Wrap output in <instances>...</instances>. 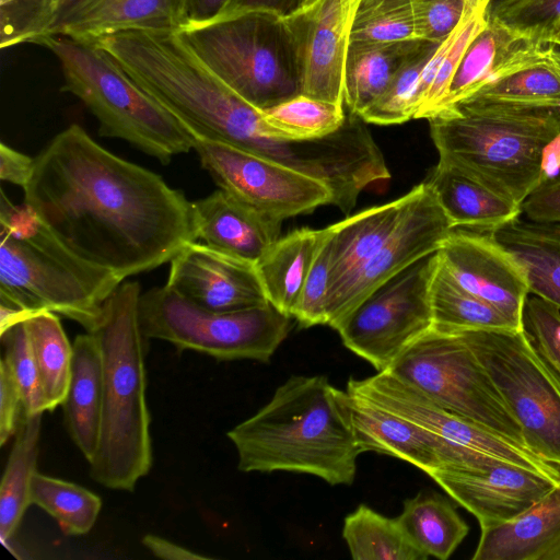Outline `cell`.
Listing matches in <instances>:
<instances>
[{
    "mask_svg": "<svg viewBox=\"0 0 560 560\" xmlns=\"http://www.w3.org/2000/svg\"><path fill=\"white\" fill-rule=\"evenodd\" d=\"M346 390L363 453L372 451L405 460L427 475L443 467L433 440L419 427L355 390Z\"/></svg>",
    "mask_w": 560,
    "mask_h": 560,
    "instance_id": "obj_22",
    "label": "cell"
},
{
    "mask_svg": "<svg viewBox=\"0 0 560 560\" xmlns=\"http://www.w3.org/2000/svg\"><path fill=\"white\" fill-rule=\"evenodd\" d=\"M62 407L68 433L90 463L98 447L103 415V359L93 332L77 336L72 343L70 378Z\"/></svg>",
    "mask_w": 560,
    "mask_h": 560,
    "instance_id": "obj_24",
    "label": "cell"
},
{
    "mask_svg": "<svg viewBox=\"0 0 560 560\" xmlns=\"http://www.w3.org/2000/svg\"><path fill=\"white\" fill-rule=\"evenodd\" d=\"M42 415L24 418L20 424L0 487V540L10 542L31 505L30 488L37 472Z\"/></svg>",
    "mask_w": 560,
    "mask_h": 560,
    "instance_id": "obj_31",
    "label": "cell"
},
{
    "mask_svg": "<svg viewBox=\"0 0 560 560\" xmlns=\"http://www.w3.org/2000/svg\"><path fill=\"white\" fill-rule=\"evenodd\" d=\"M196 240L256 262L280 238L282 221L219 188L191 202Z\"/></svg>",
    "mask_w": 560,
    "mask_h": 560,
    "instance_id": "obj_20",
    "label": "cell"
},
{
    "mask_svg": "<svg viewBox=\"0 0 560 560\" xmlns=\"http://www.w3.org/2000/svg\"><path fill=\"white\" fill-rule=\"evenodd\" d=\"M428 475L477 518L480 529L514 518L559 483L508 463L486 469L440 468Z\"/></svg>",
    "mask_w": 560,
    "mask_h": 560,
    "instance_id": "obj_19",
    "label": "cell"
},
{
    "mask_svg": "<svg viewBox=\"0 0 560 560\" xmlns=\"http://www.w3.org/2000/svg\"><path fill=\"white\" fill-rule=\"evenodd\" d=\"M293 317L270 303L234 312L199 307L164 285L141 294L139 322L145 338L217 360L268 362L292 328Z\"/></svg>",
    "mask_w": 560,
    "mask_h": 560,
    "instance_id": "obj_8",
    "label": "cell"
},
{
    "mask_svg": "<svg viewBox=\"0 0 560 560\" xmlns=\"http://www.w3.org/2000/svg\"><path fill=\"white\" fill-rule=\"evenodd\" d=\"M545 560H560V545L553 549L551 552H549Z\"/></svg>",
    "mask_w": 560,
    "mask_h": 560,
    "instance_id": "obj_53",
    "label": "cell"
},
{
    "mask_svg": "<svg viewBox=\"0 0 560 560\" xmlns=\"http://www.w3.org/2000/svg\"><path fill=\"white\" fill-rule=\"evenodd\" d=\"M410 199L411 190L398 199L365 209L327 226L330 243L328 296L384 244L396 229Z\"/></svg>",
    "mask_w": 560,
    "mask_h": 560,
    "instance_id": "obj_25",
    "label": "cell"
},
{
    "mask_svg": "<svg viewBox=\"0 0 560 560\" xmlns=\"http://www.w3.org/2000/svg\"><path fill=\"white\" fill-rule=\"evenodd\" d=\"M305 279L292 317L300 327L308 328L327 323V298L330 287V243L328 229Z\"/></svg>",
    "mask_w": 560,
    "mask_h": 560,
    "instance_id": "obj_42",
    "label": "cell"
},
{
    "mask_svg": "<svg viewBox=\"0 0 560 560\" xmlns=\"http://www.w3.org/2000/svg\"><path fill=\"white\" fill-rule=\"evenodd\" d=\"M34 167V159L0 143V178L24 188Z\"/></svg>",
    "mask_w": 560,
    "mask_h": 560,
    "instance_id": "obj_47",
    "label": "cell"
},
{
    "mask_svg": "<svg viewBox=\"0 0 560 560\" xmlns=\"http://www.w3.org/2000/svg\"><path fill=\"white\" fill-rule=\"evenodd\" d=\"M307 0H244L240 7L267 10L283 16L298 9Z\"/></svg>",
    "mask_w": 560,
    "mask_h": 560,
    "instance_id": "obj_51",
    "label": "cell"
},
{
    "mask_svg": "<svg viewBox=\"0 0 560 560\" xmlns=\"http://www.w3.org/2000/svg\"><path fill=\"white\" fill-rule=\"evenodd\" d=\"M342 537L354 560H427L397 517L360 504L343 521Z\"/></svg>",
    "mask_w": 560,
    "mask_h": 560,
    "instance_id": "obj_32",
    "label": "cell"
},
{
    "mask_svg": "<svg viewBox=\"0 0 560 560\" xmlns=\"http://www.w3.org/2000/svg\"><path fill=\"white\" fill-rule=\"evenodd\" d=\"M425 42L350 43L343 73V101L348 112L360 116Z\"/></svg>",
    "mask_w": 560,
    "mask_h": 560,
    "instance_id": "obj_29",
    "label": "cell"
},
{
    "mask_svg": "<svg viewBox=\"0 0 560 560\" xmlns=\"http://www.w3.org/2000/svg\"><path fill=\"white\" fill-rule=\"evenodd\" d=\"M244 472L312 475L352 485L361 453L349 395L325 375H292L255 415L228 432Z\"/></svg>",
    "mask_w": 560,
    "mask_h": 560,
    "instance_id": "obj_2",
    "label": "cell"
},
{
    "mask_svg": "<svg viewBox=\"0 0 560 560\" xmlns=\"http://www.w3.org/2000/svg\"><path fill=\"white\" fill-rule=\"evenodd\" d=\"M386 371L442 408L526 445L491 377L457 332L432 326Z\"/></svg>",
    "mask_w": 560,
    "mask_h": 560,
    "instance_id": "obj_9",
    "label": "cell"
},
{
    "mask_svg": "<svg viewBox=\"0 0 560 560\" xmlns=\"http://www.w3.org/2000/svg\"><path fill=\"white\" fill-rule=\"evenodd\" d=\"M200 164L219 188L281 221L334 205L323 179L249 151L195 138Z\"/></svg>",
    "mask_w": 560,
    "mask_h": 560,
    "instance_id": "obj_13",
    "label": "cell"
},
{
    "mask_svg": "<svg viewBox=\"0 0 560 560\" xmlns=\"http://www.w3.org/2000/svg\"><path fill=\"white\" fill-rule=\"evenodd\" d=\"M24 201L82 259L121 280L197 241L191 202L156 173L95 142L79 125L34 158Z\"/></svg>",
    "mask_w": 560,
    "mask_h": 560,
    "instance_id": "obj_1",
    "label": "cell"
},
{
    "mask_svg": "<svg viewBox=\"0 0 560 560\" xmlns=\"http://www.w3.org/2000/svg\"><path fill=\"white\" fill-rule=\"evenodd\" d=\"M440 43L425 42L396 71L385 91L359 116L366 124L397 125L415 118L420 78Z\"/></svg>",
    "mask_w": 560,
    "mask_h": 560,
    "instance_id": "obj_37",
    "label": "cell"
},
{
    "mask_svg": "<svg viewBox=\"0 0 560 560\" xmlns=\"http://www.w3.org/2000/svg\"><path fill=\"white\" fill-rule=\"evenodd\" d=\"M425 182L454 229L490 233L522 213L521 206L442 162Z\"/></svg>",
    "mask_w": 560,
    "mask_h": 560,
    "instance_id": "obj_26",
    "label": "cell"
},
{
    "mask_svg": "<svg viewBox=\"0 0 560 560\" xmlns=\"http://www.w3.org/2000/svg\"><path fill=\"white\" fill-rule=\"evenodd\" d=\"M324 232L311 228L291 231L256 262L269 303L288 316L292 317Z\"/></svg>",
    "mask_w": 560,
    "mask_h": 560,
    "instance_id": "obj_28",
    "label": "cell"
},
{
    "mask_svg": "<svg viewBox=\"0 0 560 560\" xmlns=\"http://www.w3.org/2000/svg\"><path fill=\"white\" fill-rule=\"evenodd\" d=\"M439 162L522 207L547 177L560 108L466 101L428 119Z\"/></svg>",
    "mask_w": 560,
    "mask_h": 560,
    "instance_id": "obj_3",
    "label": "cell"
},
{
    "mask_svg": "<svg viewBox=\"0 0 560 560\" xmlns=\"http://www.w3.org/2000/svg\"><path fill=\"white\" fill-rule=\"evenodd\" d=\"M37 313H32L0 303V336L11 327L19 323L25 322L27 318Z\"/></svg>",
    "mask_w": 560,
    "mask_h": 560,
    "instance_id": "obj_52",
    "label": "cell"
},
{
    "mask_svg": "<svg viewBox=\"0 0 560 560\" xmlns=\"http://www.w3.org/2000/svg\"><path fill=\"white\" fill-rule=\"evenodd\" d=\"M186 13L187 0H81L47 37L63 35L94 43L127 30L179 28Z\"/></svg>",
    "mask_w": 560,
    "mask_h": 560,
    "instance_id": "obj_21",
    "label": "cell"
},
{
    "mask_svg": "<svg viewBox=\"0 0 560 560\" xmlns=\"http://www.w3.org/2000/svg\"><path fill=\"white\" fill-rule=\"evenodd\" d=\"M24 401L21 389L2 358L0 363V444L18 432L24 419Z\"/></svg>",
    "mask_w": 560,
    "mask_h": 560,
    "instance_id": "obj_45",
    "label": "cell"
},
{
    "mask_svg": "<svg viewBox=\"0 0 560 560\" xmlns=\"http://www.w3.org/2000/svg\"><path fill=\"white\" fill-rule=\"evenodd\" d=\"M142 545L155 557L165 560H203L207 556L194 552L163 537L147 534L142 538Z\"/></svg>",
    "mask_w": 560,
    "mask_h": 560,
    "instance_id": "obj_49",
    "label": "cell"
},
{
    "mask_svg": "<svg viewBox=\"0 0 560 560\" xmlns=\"http://www.w3.org/2000/svg\"><path fill=\"white\" fill-rule=\"evenodd\" d=\"M491 15L513 25L560 30V0H501Z\"/></svg>",
    "mask_w": 560,
    "mask_h": 560,
    "instance_id": "obj_44",
    "label": "cell"
},
{
    "mask_svg": "<svg viewBox=\"0 0 560 560\" xmlns=\"http://www.w3.org/2000/svg\"><path fill=\"white\" fill-rule=\"evenodd\" d=\"M438 253L459 285L522 328L529 294L527 277L516 258L491 233L454 229Z\"/></svg>",
    "mask_w": 560,
    "mask_h": 560,
    "instance_id": "obj_17",
    "label": "cell"
},
{
    "mask_svg": "<svg viewBox=\"0 0 560 560\" xmlns=\"http://www.w3.org/2000/svg\"><path fill=\"white\" fill-rule=\"evenodd\" d=\"M490 233L523 267L529 293L560 308V223L518 217Z\"/></svg>",
    "mask_w": 560,
    "mask_h": 560,
    "instance_id": "obj_27",
    "label": "cell"
},
{
    "mask_svg": "<svg viewBox=\"0 0 560 560\" xmlns=\"http://www.w3.org/2000/svg\"><path fill=\"white\" fill-rule=\"evenodd\" d=\"M8 363L24 401V418L45 412L40 380L24 322L1 336Z\"/></svg>",
    "mask_w": 560,
    "mask_h": 560,
    "instance_id": "obj_41",
    "label": "cell"
},
{
    "mask_svg": "<svg viewBox=\"0 0 560 560\" xmlns=\"http://www.w3.org/2000/svg\"><path fill=\"white\" fill-rule=\"evenodd\" d=\"M466 101L560 108V56L489 85Z\"/></svg>",
    "mask_w": 560,
    "mask_h": 560,
    "instance_id": "obj_38",
    "label": "cell"
},
{
    "mask_svg": "<svg viewBox=\"0 0 560 560\" xmlns=\"http://www.w3.org/2000/svg\"><path fill=\"white\" fill-rule=\"evenodd\" d=\"M522 330L560 385V308L529 293L523 308Z\"/></svg>",
    "mask_w": 560,
    "mask_h": 560,
    "instance_id": "obj_40",
    "label": "cell"
},
{
    "mask_svg": "<svg viewBox=\"0 0 560 560\" xmlns=\"http://www.w3.org/2000/svg\"><path fill=\"white\" fill-rule=\"evenodd\" d=\"M24 324L39 374L44 408L52 411L63 404L67 395L72 345L52 312H39Z\"/></svg>",
    "mask_w": 560,
    "mask_h": 560,
    "instance_id": "obj_33",
    "label": "cell"
},
{
    "mask_svg": "<svg viewBox=\"0 0 560 560\" xmlns=\"http://www.w3.org/2000/svg\"><path fill=\"white\" fill-rule=\"evenodd\" d=\"M559 56L560 30L513 25L491 15L466 50L436 115L489 85Z\"/></svg>",
    "mask_w": 560,
    "mask_h": 560,
    "instance_id": "obj_16",
    "label": "cell"
},
{
    "mask_svg": "<svg viewBox=\"0 0 560 560\" xmlns=\"http://www.w3.org/2000/svg\"><path fill=\"white\" fill-rule=\"evenodd\" d=\"M431 300L433 326L443 330L522 329L494 306L459 285L440 257Z\"/></svg>",
    "mask_w": 560,
    "mask_h": 560,
    "instance_id": "obj_34",
    "label": "cell"
},
{
    "mask_svg": "<svg viewBox=\"0 0 560 560\" xmlns=\"http://www.w3.org/2000/svg\"><path fill=\"white\" fill-rule=\"evenodd\" d=\"M438 264L435 252L361 301L336 328L343 346L377 372L388 370L433 326L431 287Z\"/></svg>",
    "mask_w": 560,
    "mask_h": 560,
    "instance_id": "obj_12",
    "label": "cell"
},
{
    "mask_svg": "<svg viewBox=\"0 0 560 560\" xmlns=\"http://www.w3.org/2000/svg\"><path fill=\"white\" fill-rule=\"evenodd\" d=\"M182 36L232 91L261 110L301 93L294 51L282 15L238 7L203 22H187Z\"/></svg>",
    "mask_w": 560,
    "mask_h": 560,
    "instance_id": "obj_7",
    "label": "cell"
},
{
    "mask_svg": "<svg viewBox=\"0 0 560 560\" xmlns=\"http://www.w3.org/2000/svg\"><path fill=\"white\" fill-rule=\"evenodd\" d=\"M397 518L423 553L440 560L448 559L469 532L453 504L434 491H420L405 500Z\"/></svg>",
    "mask_w": 560,
    "mask_h": 560,
    "instance_id": "obj_30",
    "label": "cell"
},
{
    "mask_svg": "<svg viewBox=\"0 0 560 560\" xmlns=\"http://www.w3.org/2000/svg\"><path fill=\"white\" fill-rule=\"evenodd\" d=\"M140 296L138 282L120 284L90 331L98 339L103 359L101 436L90 474L112 490L132 491L152 466Z\"/></svg>",
    "mask_w": 560,
    "mask_h": 560,
    "instance_id": "obj_4",
    "label": "cell"
},
{
    "mask_svg": "<svg viewBox=\"0 0 560 560\" xmlns=\"http://www.w3.org/2000/svg\"><path fill=\"white\" fill-rule=\"evenodd\" d=\"M0 303L62 315L92 331L124 281L61 243L26 206L0 199Z\"/></svg>",
    "mask_w": 560,
    "mask_h": 560,
    "instance_id": "obj_5",
    "label": "cell"
},
{
    "mask_svg": "<svg viewBox=\"0 0 560 560\" xmlns=\"http://www.w3.org/2000/svg\"><path fill=\"white\" fill-rule=\"evenodd\" d=\"M359 0H307L282 16L294 51L301 93L342 103L343 73Z\"/></svg>",
    "mask_w": 560,
    "mask_h": 560,
    "instance_id": "obj_15",
    "label": "cell"
},
{
    "mask_svg": "<svg viewBox=\"0 0 560 560\" xmlns=\"http://www.w3.org/2000/svg\"><path fill=\"white\" fill-rule=\"evenodd\" d=\"M421 39L441 43L458 24L465 0H410Z\"/></svg>",
    "mask_w": 560,
    "mask_h": 560,
    "instance_id": "obj_43",
    "label": "cell"
},
{
    "mask_svg": "<svg viewBox=\"0 0 560 560\" xmlns=\"http://www.w3.org/2000/svg\"><path fill=\"white\" fill-rule=\"evenodd\" d=\"M421 39L410 0H359L350 43Z\"/></svg>",
    "mask_w": 560,
    "mask_h": 560,
    "instance_id": "obj_39",
    "label": "cell"
},
{
    "mask_svg": "<svg viewBox=\"0 0 560 560\" xmlns=\"http://www.w3.org/2000/svg\"><path fill=\"white\" fill-rule=\"evenodd\" d=\"M454 228L427 182L411 199L396 229L377 252L327 299V323L336 330L347 315L384 282L438 252Z\"/></svg>",
    "mask_w": 560,
    "mask_h": 560,
    "instance_id": "obj_14",
    "label": "cell"
},
{
    "mask_svg": "<svg viewBox=\"0 0 560 560\" xmlns=\"http://www.w3.org/2000/svg\"><path fill=\"white\" fill-rule=\"evenodd\" d=\"M40 45L59 61L62 91L75 95L90 109L102 137L125 140L162 164L194 149L191 132L94 43L52 35Z\"/></svg>",
    "mask_w": 560,
    "mask_h": 560,
    "instance_id": "obj_6",
    "label": "cell"
},
{
    "mask_svg": "<svg viewBox=\"0 0 560 560\" xmlns=\"http://www.w3.org/2000/svg\"><path fill=\"white\" fill-rule=\"evenodd\" d=\"M457 332L482 364L520 424L528 448L560 468V385L522 329Z\"/></svg>",
    "mask_w": 560,
    "mask_h": 560,
    "instance_id": "obj_11",
    "label": "cell"
},
{
    "mask_svg": "<svg viewBox=\"0 0 560 560\" xmlns=\"http://www.w3.org/2000/svg\"><path fill=\"white\" fill-rule=\"evenodd\" d=\"M347 388L364 395L425 432L434 442L442 468L486 469L508 463L560 482V468L526 445L442 408L388 371L363 380L351 377Z\"/></svg>",
    "mask_w": 560,
    "mask_h": 560,
    "instance_id": "obj_10",
    "label": "cell"
},
{
    "mask_svg": "<svg viewBox=\"0 0 560 560\" xmlns=\"http://www.w3.org/2000/svg\"><path fill=\"white\" fill-rule=\"evenodd\" d=\"M40 16V42L47 37L51 28L60 22L81 0H36Z\"/></svg>",
    "mask_w": 560,
    "mask_h": 560,
    "instance_id": "obj_50",
    "label": "cell"
},
{
    "mask_svg": "<svg viewBox=\"0 0 560 560\" xmlns=\"http://www.w3.org/2000/svg\"><path fill=\"white\" fill-rule=\"evenodd\" d=\"M30 500L52 516L67 535L89 533L102 508L101 498L84 487L39 472L32 478Z\"/></svg>",
    "mask_w": 560,
    "mask_h": 560,
    "instance_id": "obj_35",
    "label": "cell"
},
{
    "mask_svg": "<svg viewBox=\"0 0 560 560\" xmlns=\"http://www.w3.org/2000/svg\"><path fill=\"white\" fill-rule=\"evenodd\" d=\"M244 0H187V22H203L237 9ZM184 23V24H185Z\"/></svg>",
    "mask_w": 560,
    "mask_h": 560,
    "instance_id": "obj_48",
    "label": "cell"
},
{
    "mask_svg": "<svg viewBox=\"0 0 560 560\" xmlns=\"http://www.w3.org/2000/svg\"><path fill=\"white\" fill-rule=\"evenodd\" d=\"M527 220L560 223V177L544 180L522 203Z\"/></svg>",
    "mask_w": 560,
    "mask_h": 560,
    "instance_id": "obj_46",
    "label": "cell"
},
{
    "mask_svg": "<svg viewBox=\"0 0 560 560\" xmlns=\"http://www.w3.org/2000/svg\"><path fill=\"white\" fill-rule=\"evenodd\" d=\"M560 545V482L514 518L480 529L472 560H545Z\"/></svg>",
    "mask_w": 560,
    "mask_h": 560,
    "instance_id": "obj_23",
    "label": "cell"
},
{
    "mask_svg": "<svg viewBox=\"0 0 560 560\" xmlns=\"http://www.w3.org/2000/svg\"><path fill=\"white\" fill-rule=\"evenodd\" d=\"M166 287L213 312H234L269 303L256 265L197 241L170 261Z\"/></svg>",
    "mask_w": 560,
    "mask_h": 560,
    "instance_id": "obj_18",
    "label": "cell"
},
{
    "mask_svg": "<svg viewBox=\"0 0 560 560\" xmlns=\"http://www.w3.org/2000/svg\"><path fill=\"white\" fill-rule=\"evenodd\" d=\"M0 1H4V0H0Z\"/></svg>",
    "mask_w": 560,
    "mask_h": 560,
    "instance_id": "obj_54",
    "label": "cell"
},
{
    "mask_svg": "<svg viewBox=\"0 0 560 560\" xmlns=\"http://www.w3.org/2000/svg\"><path fill=\"white\" fill-rule=\"evenodd\" d=\"M266 121L291 140H316L334 135L345 125V104L300 93L262 110Z\"/></svg>",
    "mask_w": 560,
    "mask_h": 560,
    "instance_id": "obj_36",
    "label": "cell"
}]
</instances>
